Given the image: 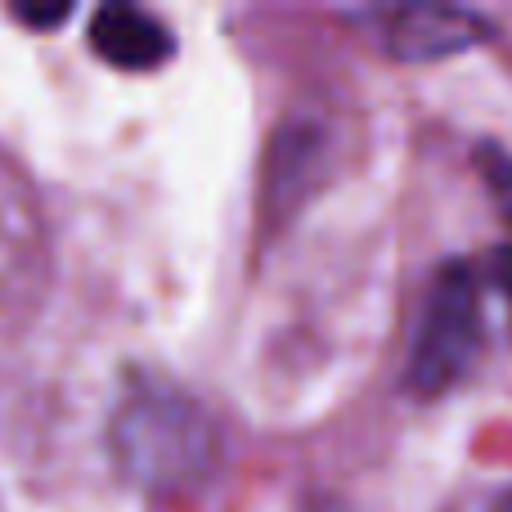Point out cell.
Wrapping results in <instances>:
<instances>
[{
    "label": "cell",
    "mask_w": 512,
    "mask_h": 512,
    "mask_svg": "<svg viewBox=\"0 0 512 512\" xmlns=\"http://www.w3.org/2000/svg\"><path fill=\"white\" fill-rule=\"evenodd\" d=\"M113 454L144 490L180 495L212 477L221 441L203 409L180 391H140L113 418Z\"/></svg>",
    "instance_id": "cell-1"
},
{
    "label": "cell",
    "mask_w": 512,
    "mask_h": 512,
    "mask_svg": "<svg viewBox=\"0 0 512 512\" xmlns=\"http://www.w3.org/2000/svg\"><path fill=\"white\" fill-rule=\"evenodd\" d=\"M481 351V288L472 265L450 261L432 283L423 310V328L414 342L409 387L418 396H441L468 373Z\"/></svg>",
    "instance_id": "cell-2"
},
{
    "label": "cell",
    "mask_w": 512,
    "mask_h": 512,
    "mask_svg": "<svg viewBox=\"0 0 512 512\" xmlns=\"http://www.w3.org/2000/svg\"><path fill=\"white\" fill-rule=\"evenodd\" d=\"M90 50L126 72H153L176 54V36L162 18L135 5H104L90 18Z\"/></svg>",
    "instance_id": "cell-3"
},
{
    "label": "cell",
    "mask_w": 512,
    "mask_h": 512,
    "mask_svg": "<svg viewBox=\"0 0 512 512\" xmlns=\"http://www.w3.org/2000/svg\"><path fill=\"white\" fill-rule=\"evenodd\" d=\"M477 41H486V23L468 9H400L387 27V45L400 59H441Z\"/></svg>",
    "instance_id": "cell-4"
},
{
    "label": "cell",
    "mask_w": 512,
    "mask_h": 512,
    "mask_svg": "<svg viewBox=\"0 0 512 512\" xmlns=\"http://www.w3.org/2000/svg\"><path fill=\"white\" fill-rule=\"evenodd\" d=\"M477 167H481V176H486L490 198L499 203V216L512 225V153H504L499 144H481Z\"/></svg>",
    "instance_id": "cell-5"
},
{
    "label": "cell",
    "mask_w": 512,
    "mask_h": 512,
    "mask_svg": "<svg viewBox=\"0 0 512 512\" xmlns=\"http://www.w3.org/2000/svg\"><path fill=\"white\" fill-rule=\"evenodd\" d=\"M72 14V5H54V9H41V5H14V18L27 27H59L63 18Z\"/></svg>",
    "instance_id": "cell-6"
},
{
    "label": "cell",
    "mask_w": 512,
    "mask_h": 512,
    "mask_svg": "<svg viewBox=\"0 0 512 512\" xmlns=\"http://www.w3.org/2000/svg\"><path fill=\"white\" fill-rule=\"evenodd\" d=\"M490 279H495V288L504 292V301L512 310V248H495V256H490Z\"/></svg>",
    "instance_id": "cell-7"
},
{
    "label": "cell",
    "mask_w": 512,
    "mask_h": 512,
    "mask_svg": "<svg viewBox=\"0 0 512 512\" xmlns=\"http://www.w3.org/2000/svg\"><path fill=\"white\" fill-rule=\"evenodd\" d=\"M495 512H512V495H508V499H504V504H499Z\"/></svg>",
    "instance_id": "cell-8"
}]
</instances>
